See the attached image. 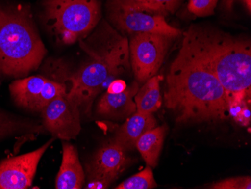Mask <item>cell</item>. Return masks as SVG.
<instances>
[{"label": "cell", "instance_id": "cell-5", "mask_svg": "<svg viewBox=\"0 0 251 189\" xmlns=\"http://www.w3.org/2000/svg\"><path fill=\"white\" fill-rule=\"evenodd\" d=\"M43 7L53 36L67 46L84 37L101 18L98 0H45Z\"/></svg>", "mask_w": 251, "mask_h": 189}, {"label": "cell", "instance_id": "cell-1", "mask_svg": "<svg viewBox=\"0 0 251 189\" xmlns=\"http://www.w3.org/2000/svg\"><path fill=\"white\" fill-rule=\"evenodd\" d=\"M164 104L179 124L217 123L230 118L233 107L217 77L183 47L168 72Z\"/></svg>", "mask_w": 251, "mask_h": 189}, {"label": "cell", "instance_id": "cell-4", "mask_svg": "<svg viewBox=\"0 0 251 189\" xmlns=\"http://www.w3.org/2000/svg\"><path fill=\"white\" fill-rule=\"evenodd\" d=\"M46 53L31 15L0 7V73L25 77L37 70Z\"/></svg>", "mask_w": 251, "mask_h": 189}, {"label": "cell", "instance_id": "cell-19", "mask_svg": "<svg viewBox=\"0 0 251 189\" xmlns=\"http://www.w3.org/2000/svg\"><path fill=\"white\" fill-rule=\"evenodd\" d=\"M66 92H67V90L63 83L47 80L31 111L41 112L42 108L50 104L53 99Z\"/></svg>", "mask_w": 251, "mask_h": 189}, {"label": "cell", "instance_id": "cell-14", "mask_svg": "<svg viewBox=\"0 0 251 189\" xmlns=\"http://www.w3.org/2000/svg\"><path fill=\"white\" fill-rule=\"evenodd\" d=\"M47 80L33 76L15 80L9 86L11 97L20 107L32 110Z\"/></svg>", "mask_w": 251, "mask_h": 189}, {"label": "cell", "instance_id": "cell-7", "mask_svg": "<svg viewBox=\"0 0 251 189\" xmlns=\"http://www.w3.org/2000/svg\"><path fill=\"white\" fill-rule=\"evenodd\" d=\"M106 9L110 22L118 30L129 34L151 32L176 39L181 33L180 29L169 25L163 15L132 9L113 0L107 1Z\"/></svg>", "mask_w": 251, "mask_h": 189}, {"label": "cell", "instance_id": "cell-20", "mask_svg": "<svg viewBox=\"0 0 251 189\" xmlns=\"http://www.w3.org/2000/svg\"><path fill=\"white\" fill-rule=\"evenodd\" d=\"M157 186L151 166H147L139 173L128 178L118 185L116 189H151Z\"/></svg>", "mask_w": 251, "mask_h": 189}, {"label": "cell", "instance_id": "cell-12", "mask_svg": "<svg viewBox=\"0 0 251 189\" xmlns=\"http://www.w3.org/2000/svg\"><path fill=\"white\" fill-rule=\"evenodd\" d=\"M156 125V120L153 114L135 112L117 130L113 140L126 152L133 150L140 136Z\"/></svg>", "mask_w": 251, "mask_h": 189}, {"label": "cell", "instance_id": "cell-25", "mask_svg": "<svg viewBox=\"0 0 251 189\" xmlns=\"http://www.w3.org/2000/svg\"><path fill=\"white\" fill-rule=\"evenodd\" d=\"M238 115V121H240L241 123L248 125L250 123V120H251V112H250L249 108L248 107H242L240 111L237 114Z\"/></svg>", "mask_w": 251, "mask_h": 189}, {"label": "cell", "instance_id": "cell-10", "mask_svg": "<svg viewBox=\"0 0 251 189\" xmlns=\"http://www.w3.org/2000/svg\"><path fill=\"white\" fill-rule=\"evenodd\" d=\"M55 137L32 152L0 163V189H26L32 185L38 164Z\"/></svg>", "mask_w": 251, "mask_h": 189}, {"label": "cell", "instance_id": "cell-15", "mask_svg": "<svg viewBox=\"0 0 251 189\" xmlns=\"http://www.w3.org/2000/svg\"><path fill=\"white\" fill-rule=\"evenodd\" d=\"M163 80V76L155 75L147 80L144 85L139 89L134 97L136 112L142 114H153L161 107L160 81Z\"/></svg>", "mask_w": 251, "mask_h": 189}, {"label": "cell", "instance_id": "cell-8", "mask_svg": "<svg viewBox=\"0 0 251 189\" xmlns=\"http://www.w3.org/2000/svg\"><path fill=\"white\" fill-rule=\"evenodd\" d=\"M80 111L77 104L64 93L42 108V125L55 138L75 139L81 129Z\"/></svg>", "mask_w": 251, "mask_h": 189}, {"label": "cell", "instance_id": "cell-24", "mask_svg": "<svg viewBox=\"0 0 251 189\" xmlns=\"http://www.w3.org/2000/svg\"><path fill=\"white\" fill-rule=\"evenodd\" d=\"M242 2L245 8L248 9V13H251V0H222L221 2V7H224L227 11L232 9L233 7L234 3L235 2Z\"/></svg>", "mask_w": 251, "mask_h": 189}, {"label": "cell", "instance_id": "cell-6", "mask_svg": "<svg viewBox=\"0 0 251 189\" xmlns=\"http://www.w3.org/2000/svg\"><path fill=\"white\" fill-rule=\"evenodd\" d=\"M174 39L151 32L132 34L129 43V54L137 82L145 83L156 75Z\"/></svg>", "mask_w": 251, "mask_h": 189}, {"label": "cell", "instance_id": "cell-13", "mask_svg": "<svg viewBox=\"0 0 251 189\" xmlns=\"http://www.w3.org/2000/svg\"><path fill=\"white\" fill-rule=\"evenodd\" d=\"M84 178L77 150L72 144L63 142V159L55 187L56 189H80L84 185Z\"/></svg>", "mask_w": 251, "mask_h": 189}, {"label": "cell", "instance_id": "cell-26", "mask_svg": "<svg viewBox=\"0 0 251 189\" xmlns=\"http://www.w3.org/2000/svg\"><path fill=\"white\" fill-rule=\"evenodd\" d=\"M0 83H1V82H0Z\"/></svg>", "mask_w": 251, "mask_h": 189}, {"label": "cell", "instance_id": "cell-23", "mask_svg": "<svg viewBox=\"0 0 251 189\" xmlns=\"http://www.w3.org/2000/svg\"><path fill=\"white\" fill-rule=\"evenodd\" d=\"M126 87H127V85L124 80H113L108 84L106 92L117 94V93L122 92Z\"/></svg>", "mask_w": 251, "mask_h": 189}, {"label": "cell", "instance_id": "cell-2", "mask_svg": "<svg viewBox=\"0 0 251 189\" xmlns=\"http://www.w3.org/2000/svg\"><path fill=\"white\" fill-rule=\"evenodd\" d=\"M181 47L217 77L229 94L233 107L250 97V40L213 28L193 25L184 32Z\"/></svg>", "mask_w": 251, "mask_h": 189}, {"label": "cell", "instance_id": "cell-17", "mask_svg": "<svg viewBox=\"0 0 251 189\" xmlns=\"http://www.w3.org/2000/svg\"><path fill=\"white\" fill-rule=\"evenodd\" d=\"M43 125L34 121L21 119L0 110V139L15 134H39L45 132Z\"/></svg>", "mask_w": 251, "mask_h": 189}, {"label": "cell", "instance_id": "cell-11", "mask_svg": "<svg viewBox=\"0 0 251 189\" xmlns=\"http://www.w3.org/2000/svg\"><path fill=\"white\" fill-rule=\"evenodd\" d=\"M139 89V83L135 81L122 92L105 93L97 104V114L109 119H126L136 112L133 99Z\"/></svg>", "mask_w": 251, "mask_h": 189}, {"label": "cell", "instance_id": "cell-3", "mask_svg": "<svg viewBox=\"0 0 251 189\" xmlns=\"http://www.w3.org/2000/svg\"><path fill=\"white\" fill-rule=\"evenodd\" d=\"M97 47L80 39L88 60L70 77V90L67 94L86 111L91 107L96 96L107 81L115 79L129 68V42L110 27L108 38Z\"/></svg>", "mask_w": 251, "mask_h": 189}, {"label": "cell", "instance_id": "cell-21", "mask_svg": "<svg viewBox=\"0 0 251 189\" xmlns=\"http://www.w3.org/2000/svg\"><path fill=\"white\" fill-rule=\"evenodd\" d=\"M218 0H189L188 10L198 17H207L214 13Z\"/></svg>", "mask_w": 251, "mask_h": 189}, {"label": "cell", "instance_id": "cell-16", "mask_svg": "<svg viewBox=\"0 0 251 189\" xmlns=\"http://www.w3.org/2000/svg\"><path fill=\"white\" fill-rule=\"evenodd\" d=\"M166 132V127H155L145 132L137 141L135 148L151 167H155L157 165Z\"/></svg>", "mask_w": 251, "mask_h": 189}, {"label": "cell", "instance_id": "cell-18", "mask_svg": "<svg viewBox=\"0 0 251 189\" xmlns=\"http://www.w3.org/2000/svg\"><path fill=\"white\" fill-rule=\"evenodd\" d=\"M132 9L166 17L174 14L181 0H113Z\"/></svg>", "mask_w": 251, "mask_h": 189}, {"label": "cell", "instance_id": "cell-22", "mask_svg": "<svg viewBox=\"0 0 251 189\" xmlns=\"http://www.w3.org/2000/svg\"><path fill=\"white\" fill-rule=\"evenodd\" d=\"M207 189H251V179L250 176L228 178L226 180L213 183Z\"/></svg>", "mask_w": 251, "mask_h": 189}, {"label": "cell", "instance_id": "cell-9", "mask_svg": "<svg viewBox=\"0 0 251 189\" xmlns=\"http://www.w3.org/2000/svg\"><path fill=\"white\" fill-rule=\"evenodd\" d=\"M129 163L130 159L126 152L115 141H110L99 149L90 163L86 189H107L118 179Z\"/></svg>", "mask_w": 251, "mask_h": 189}]
</instances>
